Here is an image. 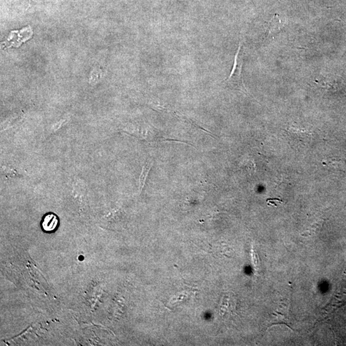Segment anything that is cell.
I'll use <instances>...</instances> for the list:
<instances>
[{
	"instance_id": "6da1fadb",
	"label": "cell",
	"mask_w": 346,
	"mask_h": 346,
	"mask_svg": "<svg viewBox=\"0 0 346 346\" xmlns=\"http://www.w3.org/2000/svg\"><path fill=\"white\" fill-rule=\"evenodd\" d=\"M243 63L244 61H243L242 45V41H240L239 48L235 54L232 70L230 76L225 80V84L246 92V89L243 82L242 75Z\"/></svg>"
},
{
	"instance_id": "7a4b0ae2",
	"label": "cell",
	"mask_w": 346,
	"mask_h": 346,
	"mask_svg": "<svg viewBox=\"0 0 346 346\" xmlns=\"http://www.w3.org/2000/svg\"><path fill=\"white\" fill-rule=\"evenodd\" d=\"M59 217L54 213H48L43 217L41 222V227L45 233H54L58 228Z\"/></svg>"
},
{
	"instance_id": "3957f363",
	"label": "cell",
	"mask_w": 346,
	"mask_h": 346,
	"mask_svg": "<svg viewBox=\"0 0 346 346\" xmlns=\"http://www.w3.org/2000/svg\"><path fill=\"white\" fill-rule=\"evenodd\" d=\"M284 21L278 15H275L267 23L265 28L266 37H274L282 30L284 26Z\"/></svg>"
},
{
	"instance_id": "277c9868",
	"label": "cell",
	"mask_w": 346,
	"mask_h": 346,
	"mask_svg": "<svg viewBox=\"0 0 346 346\" xmlns=\"http://www.w3.org/2000/svg\"><path fill=\"white\" fill-rule=\"evenodd\" d=\"M152 167V162H146L145 165L143 167V170L139 179V191L142 192L143 189L144 185H145L146 179H147L149 173H150V169Z\"/></svg>"
}]
</instances>
